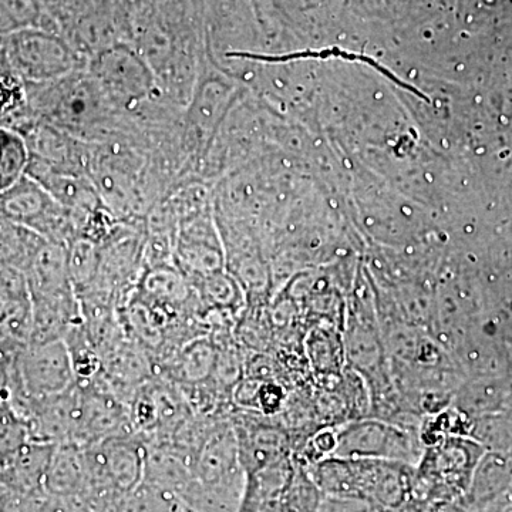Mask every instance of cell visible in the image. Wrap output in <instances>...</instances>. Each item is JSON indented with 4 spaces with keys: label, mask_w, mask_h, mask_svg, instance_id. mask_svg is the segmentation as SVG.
<instances>
[{
    "label": "cell",
    "mask_w": 512,
    "mask_h": 512,
    "mask_svg": "<svg viewBox=\"0 0 512 512\" xmlns=\"http://www.w3.org/2000/svg\"><path fill=\"white\" fill-rule=\"evenodd\" d=\"M413 471L402 461L330 457L316 468V484L340 497L362 498L399 508L412 495Z\"/></svg>",
    "instance_id": "obj_1"
},
{
    "label": "cell",
    "mask_w": 512,
    "mask_h": 512,
    "mask_svg": "<svg viewBox=\"0 0 512 512\" xmlns=\"http://www.w3.org/2000/svg\"><path fill=\"white\" fill-rule=\"evenodd\" d=\"M30 441L28 420L9 402L0 404V457L15 456Z\"/></svg>",
    "instance_id": "obj_21"
},
{
    "label": "cell",
    "mask_w": 512,
    "mask_h": 512,
    "mask_svg": "<svg viewBox=\"0 0 512 512\" xmlns=\"http://www.w3.org/2000/svg\"><path fill=\"white\" fill-rule=\"evenodd\" d=\"M217 363V346L210 336L191 340L177 352L156 365V376L167 379L175 386H200L210 382Z\"/></svg>",
    "instance_id": "obj_11"
},
{
    "label": "cell",
    "mask_w": 512,
    "mask_h": 512,
    "mask_svg": "<svg viewBox=\"0 0 512 512\" xmlns=\"http://www.w3.org/2000/svg\"><path fill=\"white\" fill-rule=\"evenodd\" d=\"M89 74L114 106H137L157 89L150 64L127 46L104 49L94 57Z\"/></svg>",
    "instance_id": "obj_5"
},
{
    "label": "cell",
    "mask_w": 512,
    "mask_h": 512,
    "mask_svg": "<svg viewBox=\"0 0 512 512\" xmlns=\"http://www.w3.org/2000/svg\"><path fill=\"white\" fill-rule=\"evenodd\" d=\"M224 259L217 231L205 215L192 214L178 221L173 264L190 282L222 271Z\"/></svg>",
    "instance_id": "obj_9"
},
{
    "label": "cell",
    "mask_w": 512,
    "mask_h": 512,
    "mask_svg": "<svg viewBox=\"0 0 512 512\" xmlns=\"http://www.w3.org/2000/svg\"><path fill=\"white\" fill-rule=\"evenodd\" d=\"M101 261L103 248L93 239L77 235L67 244V268L76 295L94 284L100 274Z\"/></svg>",
    "instance_id": "obj_18"
},
{
    "label": "cell",
    "mask_w": 512,
    "mask_h": 512,
    "mask_svg": "<svg viewBox=\"0 0 512 512\" xmlns=\"http://www.w3.org/2000/svg\"><path fill=\"white\" fill-rule=\"evenodd\" d=\"M32 299L56 298L74 292L67 268V247L43 242L25 271Z\"/></svg>",
    "instance_id": "obj_12"
},
{
    "label": "cell",
    "mask_w": 512,
    "mask_h": 512,
    "mask_svg": "<svg viewBox=\"0 0 512 512\" xmlns=\"http://www.w3.org/2000/svg\"><path fill=\"white\" fill-rule=\"evenodd\" d=\"M312 446L316 453L332 454L333 456L336 448V431L332 429L320 431L313 439Z\"/></svg>",
    "instance_id": "obj_24"
},
{
    "label": "cell",
    "mask_w": 512,
    "mask_h": 512,
    "mask_svg": "<svg viewBox=\"0 0 512 512\" xmlns=\"http://www.w3.org/2000/svg\"><path fill=\"white\" fill-rule=\"evenodd\" d=\"M8 64L23 83H50L76 72L69 47L45 33H19L10 40Z\"/></svg>",
    "instance_id": "obj_8"
},
{
    "label": "cell",
    "mask_w": 512,
    "mask_h": 512,
    "mask_svg": "<svg viewBox=\"0 0 512 512\" xmlns=\"http://www.w3.org/2000/svg\"><path fill=\"white\" fill-rule=\"evenodd\" d=\"M76 384L64 340L29 343L9 372V404L26 419L30 403L59 396Z\"/></svg>",
    "instance_id": "obj_3"
},
{
    "label": "cell",
    "mask_w": 512,
    "mask_h": 512,
    "mask_svg": "<svg viewBox=\"0 0 512 512\" xmlns=\"http://www.w3.org/2000/svg\"><path fill=\"white\" fill-rule=\"evenodd\" d=\"M476 446L464 440L448 439L433 444L420 461L413 477L412 494L427 500H446L467 487L476 463Z\"/></svg>",
    "instance_id": "obj_6"
},
{
    "label": "cell",
    "mask_w": 512,
    "mask_h": 512,
    "mask_svg": "<svg viewBox=\"0 0 512 512\" xmlns=\"http://www.w3.org/2000/svg\"><path fill=\"white\" fill-rule=\"evenodd\" d=\"M30 154L18 131L0 127V192L9 190L26 174Z\"/></svg>",
    "instance_id": "obj_20"
},
{
    "label": "cell",
    "mask_w": 512,
    "mask_h": 512,
    "mask_svg": "<svg viewBox=\"0 0 512 512\" xmlns=\"http://www.w3.org/2000/svg\"><path fill=\"white\" fill-rule=\"evenodd\" d=\"M409 431L382 420H355L336 431L333 456L340 458H383L409 464L419 456Z\"/></svg>",
    "instance_id": "obj_7"
},
{
    "label": "cell",
    "mask_w": 512,
    "mask_h": 512,
    "mask_svg": "<svg viewBox=\"0 0 512 512\" xmlns=\"http://www.w3.org/2000/svg\"><path fill=\"white\" fill-rule=\"evenodd\" d=\"M293 468L291 457H285L247 474V487L238 512H259L276 498H282Z\"/></svg>",
    "instance_id": "obj_14"
},
{
    "label": "cell",
    "mask_w": 512,
    "mask_h": 512,
    "mask_svg": "<svg viewBox=\"0 0 512 512\" xmlns=\"http://www.w3.org/2000/svg\"><path fill=\"white\" fill-rule=\"evenodd\" d=\"M286 393L279 382H262L259 392V416L274 417L285 407Z\"/></svg>",
    "instance_id": "obj_23"
},
{
    "label": "cell",
    "mask_w": 512,
    "mask_h": 512,
    "mask_svg": "<svg viewBox=\"0 0 512 512\" xmlns=\"http://www.w3.org/2000/svg\"><path fill=\"white\" fill-rule=\"evenodd\" d=\"M43 242L45 239L32 229L0 217V265L15 266L25 272Z\"/></svg>",
    "instance_id": "obj_19"
},
{
    "label": "cell",
    "mask_w": 512,
    "mask_h": 512,
    "mask_svg": "<svg viewBox=\"0 0 512 512\" xmlns=\"http://www.w3.org/2000/svg\"><path fill=\"white\" fill-rule=\"evenodd\" d=\"M342 330L335 323H315L306 335L305 348L309 365L320 377H339L342 375L345 360Z\"/></svg>",
    "instance_id": "obj_15"
},
{
    "label": "cell",
    "mask_w": 512,
    "mask_h": 512,
    "mask_svg": "<svg viewBox=\"0 0 512 512\" xmlns=\"http://www.w3.org/2000/svg\"><path fill=\"white\" fill-rule=\"evenodd\" d=\"M231 423L237 437L239 464L245 474L289 457L291 437L279 424L244 412L232 414Z\"/></svg>",
    "instance_id": "obj_10"
},
{
    "label": "cell",
    "mask_w": 512,
    "mask_h": 512,
    "mask_svg": "<svg viewBox=\"0 0 512 512\" xmlns=\"http://www.w3.org/2000/svg\"><path fill=\"white\" fill-rule=\"evenodd\" d=\"M204 309L232 313L239 316L245 305L244 292L238 282L227 272H214L191 282Z\"/></svg>",
    "instance_id": "obj_17"
},
{
    "label": "cell",
    "mask_w": 512,
    "mask_h": 512,
    "mask_svg": "<svg viewBox=\"0 0 512 512\" xmlns=\"http://www.w3.org/2000/svg\"><path fill=\"white\" fill-rule=\"evenodd\" d=\"M0 217L66 247L79 235L73 215L26 174L9 190L0 192Z\"/></svg>",
    "instance_id": "obj_4"
},
{
    "label": "cell",
    "mask_w": 512,
    "mask_h": 512,
    "mask_svg": "<svg viewBox=\"0 0 512 512\" xmlns=\"http://www.w3.org/2000/svg\"><path fill=\"white\" fill-rule=\"evenodd\" d=\"M345 352L350 363L356 370L369 377V382H375V375H379L382 367V348L379 336L369 318H349L346 328ZM363 376V377H365Z\"/></svg>",
    "instance_id": "obj_16"
},
{
    "label": "cell",
    "mask_w": 512,
    "mask_h": 512,
    "mask_svg": "<svg viewBox=\"0 0 512 512\" xmlns=\"http://www.w3.org/2000/svg\"><path fill=\"white\" fill-rule=\"evenodd\" d=\"M282 500L288 512H313L319 501L318 484L313 483L301 468L295 467Z\"/></svg>",
    "instance_id": "obj_22"
},
{
    "label": "cell",
    "mask_w": 512,
    "mask_h": 512,
    "mask_svg": "<svg viewBox=\"0 0 512 512\" xmlns=\"http://www.w3.org/2000/svg\"><path fill=\"white\" fill-rule=\"evenodd\" d=\"M25 87L26 99L40 120L69 136L92 133L106 119L109 100L89 73L74 72L56 82Z\"/></svg>",
    "instance_id": "obj_2"
},
{
    "label": "cell",
    "mask_w": 512,
    "mask_h": 512,
    "mask_svg": "<svg viewBox=\"0 0 512 512\" xmlns=\"http://www.w3.org/2000/svg\"><path fill=\"white\" fill-rule=\"evenodd\" d=\"M45 477L50 491L62 497L79 498L89 494L83 447L73 443L57 444Z\"/></svg>",
    "instance_id": "obj_13"
}]
</instances>
